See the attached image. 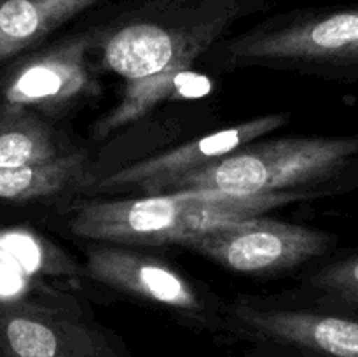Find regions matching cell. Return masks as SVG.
I'll list each match as a JSON object with an SVG mask.
<instances>
[{
  "label": "cell",
  "mask_w": 358,
  "mask_h": 357,
  "mask_svg": "<svg viewBox=\"0 0 358 357\" xmlns=\"http://www.w3.org/2000/svg\"><path fill=\"white\" fill-rule=\"evenodd\" d=\"M238 273H275L322 258L334 245L327 231L273 219L241 217L182 241Z\"/></svg>",
  "instance_id": "5"
},
{
  "label": "cell",
  "mask_w": 358,
  "mask_h": 357,
  "mask_svg": "<svg viewBox=\"0 0 358 357\" xmlns=\"http://www.w3.org/2000/svg\"><path fill=\"white\" fill-rule=\"evenodd\" d=\"M219 192H163L83 203L70 220L80 238L115 245H180L219 223Z\"/></svg>",
  "instance_id": "4"
},
{
  "label": "cell",
  "mask_w": 358,
  "mask_h": 357,
  "mask_svg": "<svg viewBox=\"0 0 358 357\" xmlns=\"http://www.w3.org/2000/svg\"><path fill=\"white\" fill-rule=\"evenodd\" d=\"M0 357H117L108 340L56 308L0 301Z\"/></svg>",
  "instance_id": "7"
},
{
  "label": "cell",
  "mask_w": 358,
  "mask_h": 357,
  "mask_svg": "<svg viewBox=\"0 0 358 357\" xmlns=\"http://www.w3.org/2000/svg\"><path fill=\"white\" fill-rule=\"evenodd\" d=\"M238 322L252 335L320 357H358V315L341 312L266 310L241 303Z\"/></svg>",
  "instance_id": "10"
},
{
  "label": "cell",
  "mask_w": 358,
  "mask_h": 357,
  "mask_svg": "<svg viewBox=\"0 0 358 357\" xmlns=\"http://www.w3.org/2000/svg\"><path fill=\"white\" fill-rule=\"evenodd\" d=\"M86 167V154L77 150L42 163L0 168V202H30L58 195L80 184Z\"/></svg>",
  "instance_id": "12"
},
{
  "label": "cell",
  "mask_w": 358,
  "mask_h": 357,
  "mask_svg": "<svg viewBox=\"0 0 358 357\" xmlns=\"http://www.w3.org/2000/svg\"><path fill=\"white\" fill-rule=\"evenodd\" d=\"M62 154L55 133L34 112L0 102V168L42 163Z\"/></svg>",
  "instance_id": "13"
},
{
  "label": "cell",
  "mask_w": 358,
  "mask_h": 357,
  "mask_svg": "<svg viewBox=\"0 0 358 357\" xmlns=\"http://www.w3.org/2000/svg\"><path fill=\"white\" fill-rule=\"evenodd\" d=\"M287 114H268L234 125L231 128L208 133L201 139L178 146L157 156L121 168L94 186L96 192H115L119 189L138 188L147 195H154L168 182L180 178L191 172L215 163L220 158L234 153L247 144L282 128Z\"/></svg>",
  "instance_id": "8"
},
{
  "label": "cell",
  "mask_w": 358,
  "mask_h": 357,
  "mask_svg": "<svg viewBox=\"0 0 358 357\" xmlns=\"http://www.w3.org/2000/svg\"><path fill=\"white\" fill-rule=\"evenodd\" d=\"M222 27L173 28L135 18H117L100 28L101 59L126 80L122 98L96 126L105 136L136 119L170 97L178 79L220 35Z\"/></svg>",
  "instance_id": "2"
},
{
  "label": "cell",
  "mask_w": 358,
  "mask_h": 357,
  "mask_svg": "<svg viewBox=\"0 0 358 357\" xmlns=\"http://www.w3.org/2000/svg\"><path fill=\"white\" fill-rule=\"evenodd\" d=\"M227 55L241 63L287 65L358 80V7L278 16L234 38Z\"/></svg>",
  "instance_id": "3"
},
{
  "label": "cell",
  "mask_w": 358,
  "mask_h": 357,
  "mask_svg": "<svg viewBox=\"0 0 358 357\" xmlns=\"http://www.w3.org/2000/svg\"><path fill=\"white\" fill-rule=\"evenodd\" d=\"M310 287L320 294V301L332 312H358V251L313 273Z\"/></svg>",
  "instance_id": "14"
},
{
  "label": "cell",
  "mask_w": 358,
  "mask_h": 357,
  "mask_svg": "<svg viewBox=\"0 0 358 357\" xmlns=\"http://www.w3.org/2000/svg\"><path fill=\"white\" fill-rule=\"evenodd\" d=\"M100 44V28L79 31L45 51L28 56L0 83L2 104L31 111L65 107L80 97L98 93L90 70V51Z\"/></svg>",
  "instance_id": "6"
},
{
  "label": "cell",
  "mask_w": 358,
  "mask_h": 357,
  "mask_svg": "<svg viewBox=\"0 0 358 357\" xmlns=\"http://www.w3.org/2000/svg\"><path fill=\"white\" fill-rule=\"evenodd\" d=\"M358 186V136H289L250 142L205 168L168 182L163 192L259 196L327 195Z\"/></svg>",
  "instance_id": "1"
},
{
  "label": "cell",
  "mask_w": 358,
  "mask_h": 357,
  "mask_svg": "<svg viewBox=\"0 0 358 357\" xmlns=\"http://www.w3.org/2000/svg\"><path fill=\"white\" fill-rule=\"evenodd\" d=\"M103 0H0V63Z\"/></svg>",
  "instance_id": "11"
},
{
  "label": "cell",
  "mask_w": 358,
  "mask_h": 357,
  "mask_svg": "<svg viewBox=\"0 0 358 357\" xmlns=\"http://www.w3.org/2000/svg\"><path fill=\"white\" fill-rule=\"evenodd\" d=\"M86 268L93 280L121 293L184 315H205L208 307L199 290L166 261L96 241L86 248Z\"/></svg>",
  "instance_id": "9"
}]
</instances>
